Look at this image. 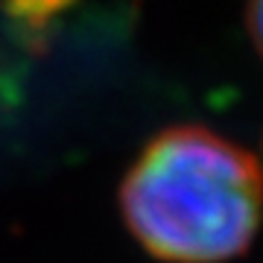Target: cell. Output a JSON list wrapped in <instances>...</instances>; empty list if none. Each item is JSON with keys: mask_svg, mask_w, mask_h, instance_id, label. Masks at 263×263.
Returning <instances> with one entry per match:
<instances>
[{"mask_svg": "<svg viewBox=\"0 0 263 263\" xmlns=\"http://www.w3.org/2000/svg\"><path fill=\"white\" fill-rule=\"evenodd\" d=\"M246 27L252 35L257 53L263 56V0H249V9H246Z\"/></svg>", "mask_w": 263, "mask_h": 263, "instance_id": "cell-3", "label": "cell"}, {"mask_svg": "<svg viewBox=\"0 0 263 263\" xmlns=\"http://www.w3.org/2000/svg\"><path fill=\"white\" fill-rule=\"evenodd\" d=\"M120 211L135 240L161 260H231L260 228L263 167L205 126H173L126 173Z\"/></svg>", "mask_w": 263, "mask_h": 263, "instance_id": "cell-1", "label": "cell"}, {"mask_svg": "<svg viewBox=\"0 0 263 263\" xmlns=\"http://www.w3.org/2000/svg\"><path fill=\"white\" fill-rule=\"evenodd\" d=\"M70 0H6L9 12L18 21L29 24V27H44L50 18H56Z\"/></svg>", "mask_w": 263, "mask_h": 263, "instance_id": "cell-2", "label": "cell"}]
</instances>
